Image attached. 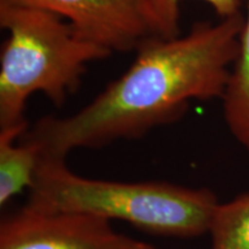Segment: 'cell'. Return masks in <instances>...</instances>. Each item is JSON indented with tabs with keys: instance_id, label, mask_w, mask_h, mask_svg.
<instances>
[{
	"instance_id": "1",
	"label": "cell",
	"mask_w": 249,
	"mask_h": 249,
	"mask_svg": "<svg viewBox=\"0 0 249 249\" xmlns=\"http://www.w3.org/2000/svg\"><path fill=\"white\" fill-rule=\"evenodd\" d=\"M245 18L197 23L186 35L154 37L132 66L70 117H44L21 138L44 157L66 160L77 148L142 138L178 120L191 101L223 98L239 53Z\"/></svg>"
},
{
	"instance_id": "2",
	"label": "cell",
	"mask_w": 249,
	"mask_h": 249,
	"mask_svg": "<svg viewBox=\"0 0 249 249\" xmlns=\"http://www.w3.org/2000/svg\"><path fill=\"white\" fill-rule=\"evenodd\" d=\"M65 160L39 155L27 207L120 219L156 235L194 238L210 231L219 202L209 189L83 178Z\"/></svg>"
},
{
	"instance_id": "3",
	"label": "cell",
	"mask_w": 249,
	"mask_h": 249,
	"mask_svg": "<svg viewBox=\"0 0 249 249\" xmlns=\"http://www.w3.org/2000/svg\"><path fill=\"white\" fill-rule=\"evenodd\" d=\"M0 26L8 31L0 64V129L27 124L24 111L33 93H44L61 107L87 65L112 53L42 9L0 1Z\"/></svg>"
},
{
	"instance_id": "4",
	"label": "cell",
	"mask_w": 249,
	"mask_h": 249,
	"mask_svg": "<svg viewBox=\"0 0 249 249\" xmlns=\"http://www.w3.org/2000/svg\"><path fill=\"white\" fill-rule=\"evenodd\" d=\"M0 249H158L114 231L107 218L24 205L0 223Z\"/></svg>"
},
{
	"instance_id": "5",
	"label": "cell",
	"mask_w": 249,
	"mask_h": 249,
	"mask_svg": "<svg viewBox=\"0 0 249 249\" xmlns=\"http://www.w3.org/2000/svg\"><path fill=\"white\" fill-rule=\"evenodd\" d=\"M67 20L81 38L114 51L141 45L149 34L135 0H0Z\"/></svg>"
},
{
	"instance_id": "6",
	"label": "cell",
	"mask_w": 249,
	"mask_h": 249,
	"mask_svg": "<svg viewBox=\"0 0 249 249\" xmlns=\"http://www.w3.org/2000/svg\"><path fill=\"white\" fill-rule=\"evenodd\" d=\"M26 132L27 124L0 129V205L34 185L38 149L23 140L15 143Z\"/></svg>"
},
{
	"instance_id": "7",
	"label": "cell",
	"mask_w": 249,
	"mask_h": 249,
	"mask_svg": "<svg viewBox=\"0 0 249 249\" xmlns=\"http://www.w3.org/2000/svg\"><path fill=\"white\" fill-rule=\"evenodd\" d=\"M240 35V45L223 96L224 119L230 132L249 150V0Z\"/></svg>"
},
{
	"instance_id": "8",
	"label": "cell",
	"mask_w": 249,
	"mask_h": 249,
	"mask_svg": "<svg viewBox=\"0 0 249 249\" xmlns=\"http://www.w3.org/2000/svg\"><path fill=\"white\" fill-rule=\"evenodd\" d=\"M149 34L160 38L179 36L180 5L183 0H135ZM220 18L239 14L240 0H203Z\"/></svg>"
},
{
	"instance_id": "9",
	"label": "cell",
	"mask_w": 249,
	"mask_h": 249,
	"mask_svg": "<svg viewBox=\"0 0 249 249\" xmlns=\"http://www.w3.org/2000/svg\"><path fill=\"white\" fill-rule=\"evenodd\" d=\"M209 233L211 249H249V193L219 203Z\"/></svg>"
}]
</instances>
